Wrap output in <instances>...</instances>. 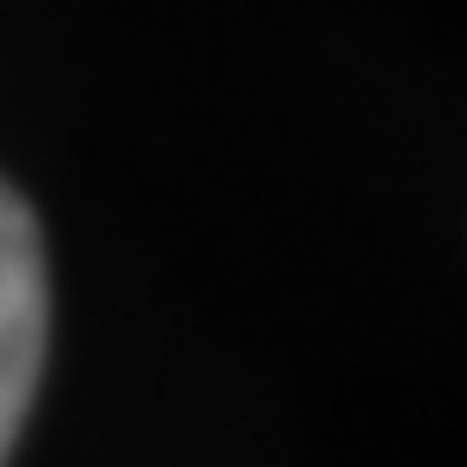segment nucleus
<instances>
[{"label": "nucleus", "instance_id": "f257e3e1", "mask_svg": "<svg viewBox=\"0 0 467 467\" xmlns=\"http://www.w3.org/2000/svg\"><path fill=\"white\" fill-rule=\"evenodd\" d=\"M46 364V254L33 208L0 182V461L33 409Z\"/></svg>", "mask_w": 467, "mask_h": 467}]
</instances>
